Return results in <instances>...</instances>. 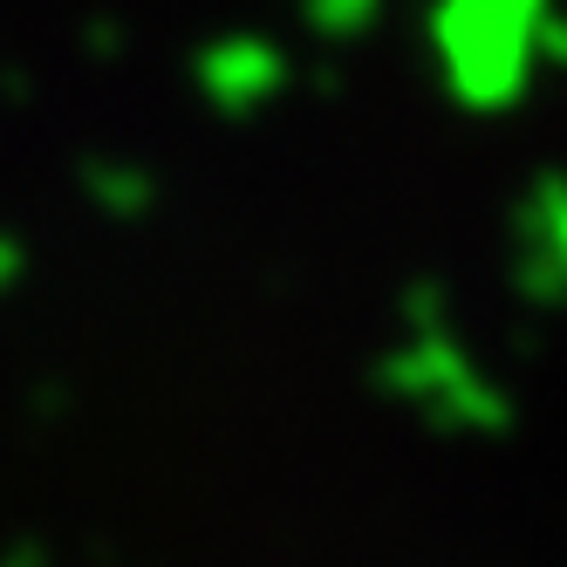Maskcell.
Wrapping results in <instances>:
<instances>
[{
  "label": "cell",
  "instance_id": "1",
  "mask_svg": "<svg viewBox=\"0 0 567 567\" xmlns=\"http://www.w3.org/2000/svg\"><path fill=\"white\" fill-rule=\"evenodd\" d=\"M370 383L444 437H499L513 424L506 390L485 377L472 362V349L458 342L444 280H411V288H403V342L370 370Z\"/></svg>",
  "mask_w": 567,
  "mask_h": 567
},
{
  "label": "cell",
  "instance_id": "2",
  "mask_svg": "<svg viewBox=\"0 0 567 567\" xmlns=\"http://www.w3.org/2000/svg\"><path fill=\"white\" fill-rule=\"evenodd\" d=\"M437 55L444 90L465 110H513L534 83V42L547 28V0H437Z\"/></svg>",
  "mask_w": 567,
  "mask_h": 567
},
{
  "label": "cell",
  "instance_id": "3",
  "mask_svg": "<svg viewBox=\"0 0 567 567\" xmlns=\"http://www.w3.org/2000/svg\"><path fill=\"white\" fill-rule=\"evenodd\" d=\"M513 295L567 308V172H534L513 206Z\"/></svg>",
  "mask_w": 567,
  "mask_h": 567
},
{
  "label": "cell",
  "instance_id": "4",
  "mask_svg": "<svg viewBox=\"0 0 567 567\" xmlns=\"http://www.w3.org/2000/svg\"><path fill=\"white\" fill-rule=\"evenodd\" d=\"M198 96H206L219 116H254L280 96V83H288V55H280L274 42H260V34H226V42L198 49Z\"/></svg>",
  "mask_w": 567,
  "mask_h": 567
},
{
  "label": "cell",
  "instance_id": "5",
  "mask_svg": "<svg viewBox=\"0 0 567 567\" xmlns=\"http://www.w3.org/2000/svg\"><path fill=\"white\" fill-rule=\"evenodd\" d=\"M83 198H90L103 219L137 226V219L157 213V172L124 165V157H90V165H83Z\"/></svg>",
  "mask_w": 567,
  "mask_h": 567
},
{
  "label": "cell",
  "instance_id": "6",
  "mask_svg": "<svg viewBox=\"0 0 567 567\" xmlns=\"http://www.w3.org/2000/svg\"><path fill=\"white\" fill-rule=\"evenodd\" d=\"M370 14H377V0H308V21L321 34H355Z\"/></svg>",
  "mask_w": 567,
  "mask_h": 567
},
{
  "label": "cell",
  "instance_id": "7",
  "mask_svg": "<svg viewBox=\"0 0 567 567\" xmlns=\"http://www.w3.org/2000/svg\"><path fill=\"white\" fill-rule=\"evenodd\" d=\"M21 280H28V247H21V233L0 226V301H8Z\"/></svg>",
  "mask_w": 567,
  "mask_h": 567
},
{
  "label": "cell",
  "instance_id": "8",
  "mask_svg": "<svg viewBox=\"0 0 567 567\" xmlns=\"http://www.w3.org/2000/svg\"><path fill=\"white\" fill-rule=\"evenodd\" d=\"M0 567H55V560H49V547H34V540H14L8 554H0Z\"/></svg>",
  "mask_w": 567,
  "mask_h": 567
},
{
  "label": "cell",
  "instance_id": "9",
  "mask_svg": "<svg viewBox=\"0 0 567 567\" xmlns=\"http://www.w3.org/2000/svg\"><path fill=\"white\" fill-rule=\"evenodd\" d=\"M540 42H547V55L567 69V21H547V28H540Z\"/></svg>",
  "mask_w": 567,
  "mask_h": 567
}]
</instances>
